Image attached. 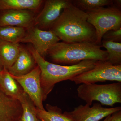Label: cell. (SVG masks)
I'll return each instance as SVG.
<instances>
[{"label": "cell", "mask_w": 121, "mask_h": 121, "mask_svg": "<svg viewBox=\"0 0 121 121\" xmlns=\"http://www.w3.org/2000/svg\"><path fill=\"white\" fill-rule=\"evenodd\" d=\"M88 14L72 4L64 9L49 31L67 43H90L95 44L94 27L87 21Z\"/></svg>", "instance_id": "obj_1"}, {"label": "cell", "mask_w": 121, "mask_h": 121, "mask_svg": "<svg viewBox=\"0 0 121 121\" xmlns=\"http://www.w3.org/2000/svg\"><path fill=\"white\" fill-rule=\"evenodd\" d=\"M27 48L41 71L40 80L43 101L47 99L56 83L70 80L74 77L93 69L97 61L86 60L75 65H59L46 60L38 54L31 45Z\"/></svg>", "instance_id": "obj_2"}, {"label": "cell", "mask_w": 121, "mask_h": 121, "mask_svg": "<svg viewBox=\"0 0 121 121\" xmlns=\"http://www.w3.org/2000/svg\"><path fill=\"white\" fill-rule=\"evenodd\" d=\"M101 45L90 43H67L59 42L52 46L47 55L52 63L70 66L82 60H106L108 53L102 50Z\"/></svg>", "instance_id": "obj_3"}, {"label": "cell", "mask_w": 121, "mask_h": 121, "mask_svg": "<svg viewBox=\"0 0 121 121\" xmlns=\"http://www.w3.org/2000/svg\"><path fill=\"white\" fill-rule=\"evenodd\" d=\"M77 91L78 97L91 106L94 101L110 106L121 103V82L105 84L83 83L78 86Z\"/></svg>", "instance_id": "obj_4"}, {"label": "cell", "mask_w": 121, "mask_h": 121, "mask_svg": "<svg viewBox=\"0 0 121 121\" xmlns=\"http://www.w3.org/2000/svg\"><path fill=\"white\" fill-rule=\"evenodd\" d=\"M86 13L88 16L87 21L95 30V44L97 45H101L102 37L106 32L121 28V9L114 4Z\"/></svg>", "instance_id": "obj_5"}, {"label": "cell", "mask_w": 121, "mask_h": 121, "mask_svg": "<svg viewBox=\"0 0 121 121\" xmlns=\"http://www.w3.org/2000/svg\"><path fill=\"white\" fill-rule=\"evenodd\" d=\"M70 80L76 84H94L107 81L121 82V65H112L107 60H97L93 69Z\"/></svg>", "instance_id": "obj_6"}, {"label": "cell", "mask_w": 121, "mask_h": 121, "mask_svg": "<svg viewBox=\"0 0 121 121\" xmlns=\"http://www.w3.org/2000/svg\"><path fill=\"white\" fill-rule=\"evenodd\" d=\"M121 110V107L107 108L96 103L91 107L87 104L81 105L71 111L63 113L72 121H99L114 113Z\"/></svg>", "instance_id": "obj_7"}, {"label": "cell", "mask_w": 121, "mask_h": 121, "mask_svg": "<svg viewBox=\"0 0 121 121\" xmlns=\"http://www.w3.org/2000/svg\"><path fill=\"white\" fill-rule=\"evenodd\" d=\"M11 75L20 84L36 107L42 110H45L43 105L41 71L39 66L37 65L32 70L25 75L20 76Z\"/></svg>", "instance_id": "obj_8"}, {"label": "cell", "mask_w": 121, "mask_h": 121, "mask_svg": "<svg viewBox=\"0 0 121 121\" xmlns=\"http://www.w3.org/2000/svg\"><path fill=\"white\" fill-rule=\"evenodd\" d=\"M71 4V0L44 1L43 8L35 17L34 26L44 31H49L64 9Z\"/></svg>", "instance_id": "obj_9"}, {"label": "cell", "mask_w": 121, "mask_h": 121, "mask_svg": "<svg viewBox=\"0 0 121 121\" xmlns=\"http://www.w3.org/2000/svg\"><path fill=\"white\" fill-rule=\"evenodd\" d=\"M60 39L50 31H44L35 26L27 29L20 43H28L44 58L52 46L59 42Z\"/></svg>", "instance_id": "obj_10"}, {"label": "cell", "mask_w": 121, "mask_h": 121, "mask_svg": "<svg viewBox=\"0 0 121 121\" xmlns=\"http://www.w3.org/2000/svg\"><path fill=\"white\" fill-rule=\"evenodd\" d=\"M29 9H9L0 11V26L21 27L27 29L34 26L37 15Z\"/></svg>", "instance_id": "obj_11"}, {"label": "cell", "mask_w": 121, "mask_h": 121, "mask_svg": "<svg viewBox=\"0 0 121 121\" xmlns=\"http://www.w3.org/2000/svg\"><path fill=\"white\" fill-rule=\"evenodd\" d=\"M37 66L35 58L28 48L20 45L17 58L7 71L13 76H21L28 73Z\"/></svg>", "instance_id": "obj_12"}, {"label": "cell", "mask_w": 121, "mask_h": 121, "mask_svg": "<svg viewBox=\"0 0 121 121\" xmlns=\"http://www.w3.org/2000/svg\"><path fill=\"white\" fill-rule=\"evenodd\" d=\"M22 113L19 101L6 95L0 89V121L20 120Z\"/></svg>", "instance_id": "obj_13"}, {"label": "cell", "mask_w": 121, "mask_h": 121, "mask_svg": "<svg viewBox=\"0 0 121 121\" xmlns=\"http://www.w3.org/2000/svg\"><path fill=\"white\" fill-rule=\"evenodd\" d=\"M0 89L6 95L19 101L25 93L20 84L5 69L0 72Z\"/></svg>", "instance_id": "obj_14"}, {"label": "cell", "mask_w": 121, "mask_h": 121, "mask_svg": "<svg viewBox=\"0 0 121 121\" xmlns=\"http://www.w3.org/2000/svg\"><path fill=\"white\" fill-rule=\"evenodd\" d=\"M20 45L0 39V61L8 70L17 58L19 53Z\"/></svg>", "instance_id": "obj_15"}, {"label": "cell", "mask_w": 121, "mask_h": 121, "mask_svg": "<svg viewBox=\"0 0 121 121\" xmlns=\"http://www.w3.org/2000/svg\"><path fill=\"white\" fill-rule=\"evenodd\" d=\"M44 2L43 0H0V11L29 9L37 12Z\"/></svg>", "instance_id": "obj_16"}, {"label": "cell", "mask_w": 121, "mask_h": 121, "mask_svg": "<svg viewBox=\"0 0 121 121\" xmlns=\"http://www.w3.org/2000/svg\"><path fill=\"white\" fill-rule=\"evenodd\" d=\"M46 110H42L36 107L37 117L41 121H72L56 106L47 104Z\"/></svg>", "instance_id": "obj_17"}, {"label": "cell", "mask_w": 121, "mask_h": 121, "mask_svg": "<svg viewBox=\"0 0 121 121\" xmlns=\"http://www.w3.org/2000/svg\"><path fill=\"white\" fill-rule=\"evenodd\" d=\"M27 29L21 27L0 26V39L15 44L19 43Z\"/></svg>", "instance_id": "obj_18"}, {"label": "cell", "mask_w": 121, "mask_h": 121, "mask_svg": "<svg viewBox=\"0 0 121 121\" xmlns=\"http://www.w3.org/2000/svg\"><path fill=\"white\" fill-rule=\"evenodd\" d=\"M71 2L74 6L86 13L114 4L113 0H71Z\"/></svg>", "instance_id": "obj_19"}, {"label": "cell", "mask_w": 121, "mask_h": 121, "mask_svg": "<svg viewBox=\"0 0 121 121\" xmlns=\"http://www.w3.org/2000/svg\"><path fill=\"white\" fill-rule=\"evenodd\" d=\"M22 109L20 121H41L36 112V107L27 95L25 93L19 100Z\"/></svg>", "instance_id": "obj_20"}, {"label": "cell", "mask_w": 121, "mask_h": 121, "mask_svg": "<svg viewBox=\"0 0 121 121\" xmlns=\"http://www.w3.org/2000/svg\"><path fill=\"white\" fill-rule=\"evenodd\" d=\"M101 46L106 49L107 61L112 65H121V43L102 40Z\"/></svg>", "instance_id": "obj_21"}, {"label": "cell", "mask_w": 121, "mask_h": 121, "mask_svg": "<svg viewBox=\"0 0 121 121\" xmlns=\"http://www.w3.org/2000/svg\"><path fill=\"white\" fill-rule=\"evenodd\" d=\"M102 40L121 43V28L118 30H109L103 36Z\"/></svg>", "instance_id": "obj_22"}, {"label": "cell", "mask_w": 121, "mask_h": 121, "mask_svg": "<svg viewBox=\"0 0 121 121\" xmlns=\"http://www.w3.org/2000/svg\"><path fill=\"white\" fill-rule=\"evenodd\" d=\"M111 116L110 121H121V110L114 113Z\"/></svg>", "instance_id": "obj_23"}, {"label": "cell", "mask_w": 121, "mask_h": 121, "mask_svg": "<svg viewBox=\"0 0 121 121\" xmlns=\"http://www.w3.org/2000/svg\"><path fill=\"white\" fill-rule=\"evenodd\" d=\"M111 118H112L111 115H109V116H108V117H106V118H105L104 119V120L102 121H110L111 119Z\"/></svg>", "instance_id": "obj_24"}, {"label": "cell", "mask_w": 121, "mask_h": 121, "mask_svg": "<svg viewBox=\"0 0 121 121\" xmlns=\"http://www.w3.org/2000/svg\"><path fill=\"white\" fill-rule=\"evenodd\" d=\"M4 69V68L1 62L0 61V72H1Z\"/></svg>", "instance_id": "obj_25"}, {"label": "cell", "mask_w": 121, "mask_h": 121, "mask_svg": "<svg viewBox=\"0 0 121 121\" xmlns=\"http://www.w3.org/2000/svg\"><path fill=\"white\" fill-rule=\"evenodd\" d=\"M20 121V119L19 120H17V121Z\"/></svg>", "instance_id": "obj_26"}]
</instances>
